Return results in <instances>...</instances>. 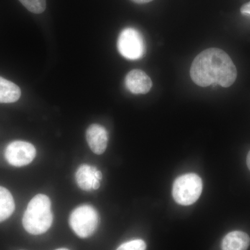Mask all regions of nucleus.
Here are the masks:
<instances>
[{
  "instance_id": "obj_1",
  "label": "nucleus",
  "mask_w": 250,
  "mask_h": 250,
  "mask_svg": "<svg viewBox=\"0 0 250 250\" xmlns=\"http://www.w3.org/2000/svg\"><path fill=\"white\" fill-rule=\"evenodd\" d=\"M190 75L192 82L199 86L220 85L228 88L236 80L237 70L225 51L209 48L204 50L194 59Z\"/></svg>"
},
{
  "instance_id": "obj_2",
  "label": "nucleus",
  "mask_w": 250,
  "mask_h": 250,
  "mask_svg": "<svg viewBox=\"0 0 250 250\" xmlns=\"http://www.w3.org/2000/svg\"><path fill=\"white\" fill-rule=\"evenodd\" d=\"M52 222L50 200L47 195L38 194L31 199L23 215L24 229L30 234H42L51 228Z\"/></svg>"
},
{
  "instance_id": "obj_3",
  "label": "nucleus",
  "mask_w": 250,
  "mask_h": 250,
  "mask_svg": "<svg viewBox=\"0 0 250 250\" xmlns=\"http://www.w3.org/2000/svg\"><path fill=\"white\" fill-rule=\"evenodd\" d=\"M202 181L196 174H186L174 181L172 196L177 203L191 205L198 200L202 191Z\"/></svg>"
},
{
  "instance_id": "obj_4",
  "label": "nucleus",
  "mask_w": 250,
  "mask_h": 250,
  "mask_svg": "<svg viewBox=\"0 0 250 250\" xmlns=\"http://www.w3.org/2000/svg\"><path fill=\"white\" fill-rule=\"evenodd\" d=\"M69 223L77 236L82 238H88L98 228L99 215L91 206L82 205L72 212Z\"/></svg>"
},
{
  "instance_id": "obj_5",
  "label": "nucleus",
  "mask_w": 250,
  "mask_h": 250,
  "mask_svg": "<svg viewBox=\"0 0 250 250\" xmlns=\"http://www.w3.org/2000/svg\"><path fill=\"white\" fill-rule=\"evenodd\" d=\"M117 47L123 57L138 60L146 53V44L141 33L134 28L123 29L118 36Z\"/></svg>"
},
{
  "instance_id": "obj_6",
  "label": "nucleus",
  "mask_w": 250,
  "mask_h": 250,
  "mask_svg": "<svg viewBox=\"0 0 250 250\" xmlns=\"http://www.w3.org/2000/svg\"><path fill=\"white\" fill-rule=\"evenodd\" d=\"M36 154V148L31 143L16 141L10 143L5 150V158L9 164L22 167L30 164Z\"/></svg>"
},
{
  "instance_id": "obj_7",
  "label": "nucleus",
  "mask_w": 250,
  "mask_h": 250,
  "mask_svg": "<svg viewBox=\"0 0 250 250\" xmlns=\"http://www.w3.org/2000/svg\"><path fill=\"white\" fill-rule=\"evenodd\" d=\"M86 141L90 149L95 154H103L107 147L108 133L104 126L98 124H93L86 130Z\"/></svg>"
},
{
  "instance_id": "obj_8",
  "label": "nucleus",
  "mask_w": 250,
  "mask_h": 250,
  "mask_svg": "<svg viewBox=\"0 0 250 250\" xmlns=\"http://www.w3.org/2000/svg\"><path fill=\"white\" fill-rule=\"evenodd\" d=\"M125 84L131 93L138 95L147 93L152 88V82L146 72L136 69L126 75Z\"/></svg>"
},
{
  "instance_id": "obj_9",
  "label": "nucleus",
  "mask_w": 250,
  "mask_h": 250,
  "mask_svg": "<svg viewBox=\"0 0 250 250\" xmlns=\"http://www.w3.org/2000/svg\"><path fill=\"white\" fill-rule=\"evenodd\" d=\"M250 245V236L241 231L228 233L222 242V250H247Z\"/></svg>"
},
{
  "instance_id": "obj_10",
  "label": "nucleus",
  "mask_w": 250,
  "mask_h": 250,
  "mask_svg": "<svg viewBox=\"0 0 250 250\" xmlns=\"http://www.w3.org/2000/svg\"><path fill=\"white\" fill-rule=\"evenodd\" d=\"M97 170L96 167L87 164H83L79 167L75 174V179L81 189L85 191L93 190L94 181L97 179L95 177V172Z\"/></svg>"
},
{
  "instance_id": "obj_11",
  "label": "nucleus",
  "mask_w": 250,
  "mask_h": 250,
  "mask_svg": "<svg viewBox=\"0 0 250 250\" xmlns=\"http://www.w3.org/2000/svg\"><path fill=\"white\" fill-rule=\"evenodd\" d=\"M21 96L18 85L0 77V103H16Z\"/></svg>"
},
{
  "instance_id": "obj_12",
  "label": "nucleus",
  "mask_w": 250,
  "mask_h": 250,
  "mask_svg": "<svg viewBox=\"0 0 250 250\" xmlns=\"http://www.w3.org/2000/svg\"><path fill=\"white\" fill-rule=\"evenodd\" d=\"M14 210L15 202L11 192L0 187V223L9 218Z\"/></svg>"
},
{
  "instance_id": "obj_13",
  "label": "nucleus",
  "mask_w": 250,
  "mask_h": 250,
  "mask_svg": "<svg viewBox=\"0 0 250 250\" xmlns=\"http://www.w3.org/2000/svg\"><path fill=\"white\" fill-rule=\"evenodd\" d=\"M30 12L35 14L43 13L46 9V0H19Z\"/></svg>"
},
{
  "instance_id": "obj_14",
  "label": "nucleus",
  "mask_w": 250,
  "mask_h": 250,
  "mask_svg": "<svg viewBox=\"0 0 250 250\" xmlns=\"http://www.w3.org/2000/svg\"><path fill=\"white\" fill-rule=\"evenodd\" d=\"M146 242L141 239L133 240L123 243L116 250H146Z\"/></svg>"
},
{
  "instance_id": "obj_15",
  "label": "nucleus",
  "mask_w": 250,
  "mask_h": 250,
  "mask_svg": "<svg viewBox=\"0 0 250 250\" xmlns=\"http://www.w3.org/2000/svg\"><path fill=\"white\" fill-rule=\"evenodd\" d=\"M241 12L243 14H249L250 15V1L246 3L242 6L241 9Z\"/></svg>"
},
{
  "instance_id": "obj_16",
  "label": "nucleus",
  "mask_w": 250,
  "mask_h": 250,
  "mask_svg": "<svg viewBox=\"0 0 250 250\" xmlns=\"http://www.w3.org/2000/svg\"><path fill=\"white\" fill-rule=\"evenodd\" d=\"M100 187V181L98 179H95L93 184V190H98Z\"/></svg>"
},
{
  "instance_id": "obj_17",
  "label": "nucleus",
  "mask_w": 250,
  "mask_h": 250,
  "mask_svg": "<svg viewBox=\"0 0 250 250\" xmlns=\"http://www.w3.org/2000/svg\"><path fill=\"white\" fill-rule=\"evenodd\" d=\"M131 1H134L137 4H147V3L150 2L153 0H131Z\"/></svg>"
},
{
  "instance_id": "obj_18",
  "label": "nucleus",
  "mask_w": 250,
  "mask_h": 250,
  "mask_svg": "<svg viewBox=\"0 0 250 250\" xmlns=\"http://www.w3.org/2000/svg\"><path fill=\"white\" fill-rule=\"evenodd\" d=\"M95 177L98 179V180L101 181L102 179H103V174H102L100 170H98L95 172Z\"/></svg>"
},
{
  "instance_id": "obj_19",
  "label": "nucleus",
  "mask_w": 250,
  "mask_h": 250,
  "mask_svg": "<svg viewBox=\"0 0 250 250\" xmlns=\"http://www.w3.org/2000/svg\"><path fill=\"white\" fill-rule=\"evenodd\" d=\"M247 165H248V168L250 170V151L248 153V156H247Z\"/></svg>"
},
{
  "instance_id": "obj_20",
  "label": "nucleus",
  "mask_w": 250,
  "mask_h": 250,
  "mask_svg": "<svg viewBox=\"0 0 250 250\" xmlns=\"http://www.w3.org/2000/svg\"><path fill=\"white\" fill-rule=\"evenodd\" d=\"M56 250H69L66 249V248H60V249H57Z\"/></svg>"
}]
</instances>
